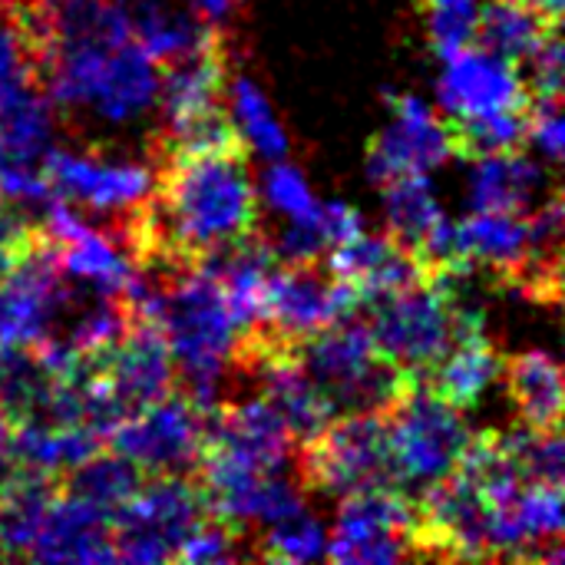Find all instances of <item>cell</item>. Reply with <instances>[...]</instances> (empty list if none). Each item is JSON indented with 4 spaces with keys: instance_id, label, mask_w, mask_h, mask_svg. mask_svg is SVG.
Segmentation results:
<instances>
[{
    "instance_id": "obj_40",
    "label": "cell",
    "mask_w": 565,
    "mask_h": 565,
    "mask_svg": "<svg viewBox=\"0 0 565 565\" xmlns=\"http://www.w3.org/2000/svg\"><path fill=\"white\" fill-rule=\"evenodd\" d=\"M7 3H13V0H0V7H7Z\"/></svg>"
},
{
    "instance_id": "obj_7",
    "label": "cell",
    "mask_w": 565,
    "mask_h": 565,
    "mask_svg": "<svg viewBox=\"0 0 565 565\" xmlns=\"http://www.w3.org/2000/svg\"><path fill=\"white\" fill-rule=\"evenodd\" d=\"M106 447L122 454L146 477H162V473L192 477L202 447V411L175 387L166 397L119 420L109 430Z\"/></svg>"
},
{
    "instance_id": "obj_4",
    "label": "cell",
    "mask_w": 565,
    "mask_h": 565,
    "mask_svg": "<svg viewBox=\"0 0 565 565\" xmlns=\"http://www.w3.org/2000/svg\"><path fill=\"white\" fill-rule=\"evenodd\" d=\"M364 308L371 311L364 324L377 351L407 374L430 371L450 351L470 315L454 301L450 285L437 281H420Z\"/></svg>"
},
{
    "instance_id": "obj_38",
    "label": "cell",
    "mask_w": 565,
    "mask_h": 565,
    "mask_svg": "<svg viewBox=\"0 0 565 565\" xmlns=\"http://www.w3.org/2000/svg\"><path fill=\"white\" fill-rule=\"evenodd\" d=\"M523 3H530L550 26H563L565 0H523Z\"/></svg>"
},
{
    "instance_id": "obj_16",
    "label": "cell",
    "mask_w": 565,
    "mask_h": 565,
    "mask_svg": "<svg viewBox=\"0 0 565 565\" xmlns=\"http://www.w3.org/2000/svg\"><path fill=\"white\" fill-rule=\"evenodd\" d=\"M252 377H258V397L278 414V420L288 427L295 444L311 440L338 411L331 407V401L315 387V381L308 377V371L301 367L298 354H285V358H268L262 361Z\"/></svg>"
},
{
    "instance_id": "obj_14",
    "label": "cell",
    "mask_w": 565,
    "mask_h": 565,
    "mask_svg": "<svg viewBox=\"0 0 565 565\" xmlns=\"http://www.w3.org/2000/svg\"><path fill=\"white\" fill-rule=\"evenodd\" d=\"M500 367H503V354L487 338L483 318L477 311H470L460 334H457V341L450 344V351L430 371H424L420 377L447 404H454L457 411H470V407L480 404V397L500 377Z\"/></svg>"
},
{
    "instance_id": "obj_9",
    "label": "cell",
    "mask_w": 565,
    "mask_h": 565,
    "mask_svg": "<svg viewBox=\"0 0 565 565\" xmlns=\"http://www.w3.org/2000/svg\"><path fill=\"white\" fill-rule=\"evenodd\" d=\"M530 89L520 73V63L487 53L480 46H467L447 56V70L440 76V103L447 119H473L530 109Z\"/></svg>"
},
{
    "instance_id": "obj_30",
    "label": "cell",
    "mask_w": 565,
    "mask_h": 565,
    "mask_svg": "<svg viewBox=\"0 0 565 565\" xmlns=\"http://www.w3.org/2000/svg\"><path fill=\"white\" fill-rule=\"evenodd\" d=\"M242 543V533L215 516H205L199 526H192L182 543L175 546V556L172 563H232V559H242L245 553L238 550Z\"/></svg>"
},
{
    "instance_id": "obj_5",
    "label": "cell",
    "mask_w": 565,
    "mask_h": 565,
    "mask_svg": "<svg viewBox=\"0 0 565 565\" xmlns=\"http://www.w3.org/2000/svg\"><path fill=\"white\" fill-rule=\"evenodd\" d=\"M209 516L202 490L189 473L146 477L113 513V550L119 563H172L182 536Z\"/></svg>"
},
{
    "instance_id": "obj_26",
    "label": "cell",
    "mask_w": 565,
    "mask_h": 565,
    "mask_svg": "<svg viewBox=\"0 0 565 565\" xmlns=\"http://www.w3.org/2000/svg\"><path fill=\"white\" fill-rule=\"evenodd\" d=\"M450 132V149L460 159H483L497 152H516L526 146V109L473 116V119H444Z\"/></svg>"
},
{
    "instance_id": "obj_32",
    "label": "cell",
    "mask_w": 565,
    "mask_h": 565,
    "mask_svg": "<svg viewBox=\"0 0 565 565\" xmlns=\"http://www.w3.org/2000/svg\"><path fill=\"white\" fill-rule=\"evenodd\" d=\"M530 96L563 99V26L550 30L543 43L526 56V70L520 66Z\"/></svg>"
},
{
    "instance_id": "obj_22",
    "label": "cell",
    "mask_w": 565,
    "mask_h": 565,
    "mask_svg": "<svg viewBox=\"0 0 565 565\" xmlns=\"http://www.w3.org/2000/svg\"><path fill=\"white\" fill-rule=\"evenodd\" d=\"M387 202V235L411 252V258L420 255V248L437 235V228L447 222L444 209L427 182L424 172L397 175L384 185Z\"/></svg>"
},
{
    "instance_id": "obj_19",
    "label": "cell",
    "mask_w": 565,
    "mask_h": 565,
    "mask_svg": "<svg viewBox=\"0 0 565 565\" xmlns=\"http://www.w3.org/2000/svg\"><path fill=\"white\" fill-rule=\"evenodd\" d=\"M510 401L530 430H563V371L546 351H520L503 358Z\"/></svg>"
},
{
    "instance_id": "obj_31",
    "label": "cell",
    "mask_w": 565,
    "mask_h": 565,
    "mask_svg": "<svg viewBox=\"0 0 565 565\" xmlns=\"http://www.w3.org/2000/svg\"><path fill=\"white\" fill-rule=\"evenodd\" d=\"M265 195L275 209H281L291 222H318L321 205L315 202L305 175L291 166H271L265 175Z\"/></svg>"
},
{
    "instance_id": "obj_39",
    "label": "cell",
    "mask_w": 565,
    "mask_h": 565,
    "mask_svg": "<svg viewBox=\"0 0 565 565\" xmlns=\"http://www.w3.org/2000/svg\"><path fill=\"white\" fill-rule=\"evenodd\" d=\"M10 344V315H7V298H3V288H0V348Z\"/></svg>"
},
{
    "instance_id": "obj_3",
    "label": "cell",
    "mask_w": 565,
    "mask_h": 565,
    "mask_svg": "<svg viewBox=\"0 0 565 565\" xmlns=\"http://www.w3.org/2000/svg\"><path fill=\"white\" fill-rule=\"evenodd\" d=\"M295 480L305 493L344 500L371 487H397L384 417L374 411L334 414L311 440L298 444Z\"/></svg>"
},
{
    "instance_id": "obj_37",
    "label": "cell",
    "mask_w": 565,
    "mask_h": 565,
    "mask_svg": "<svg viewBox=\"0 0 565 565\" xmlns=\"http://www.w3.org/2000/svg\"><path fill=\"white\" fill-rule=\"evenodd\" d=\"M195 7H199V20L222 26V20H225V17L232 13V7H235V0H195Z\"/></svg>"
},
{
    "instance_id": "obj_15",
    "label": "cell",
    "mask_w": 565,
    "mask_h": 565,
    "mask_svg": "<svg viewBox=\"0 0 565 565\" xmlns=\"http://www.w3.org/2000/svg\"><path fill=\"white\" fill-rule=\"evenodd\" d=\"M156 99H159V66L136 40H126L109 50L83 109L119 126L149 113Z\"/></svg>"
},
{
    "instance_id": "obj_29",
    "label": "cell",
    "mask_w": 565,
    "mask_h": 565,
    "mask_svg": "<svg viewBox=\"0 0 565 565\" xmlns=\"http://www.w3.org/2000/svg\"><path fill=\"white\" fill-rule=\"evenodd\" d=\"M232 96H235V116L242 122L238 132L245 136L248 149H258L268 159H281L288 152V136H285L281 122L275 119V113H271L268 99L262 96V89L252 79L238 76Z\"/></svg>"
},
{
    "instance_id": "obj_35",
    "label": "cell",
    "mask_w": 565,
    "mask_h": 565,
    "mask_svg": "<svg viewBox=\"0 0 565 565\" xmlns=\"http://www.w3.org/2000/svg\"><path fill=\"white\" fill-rule=\"evenodd\" d=\"M26 228H30V222H17L13 215H7V212L0 209V278H3V271L10 268L13 255L20 252Z\"/></svg>"
},
{
    "instance_id": "obj_2",
    "label": "cell",
    "mask_w": 565,
    "mask_h": 565,
    "mask_svg": "<svg viewBox=\"0 0 565 565\" xmlns=\"http://www.w3.org/2000/svg\"><path fill=\"white\" fill-rule=\"evenodd\" d=\"M397 487H430L450 477L470 444L463 414L427 387L420 374L381 411Z\"/></svg>"
},
{
    "instance_id": "obj_8",
    "label": "cell",
    "mask_w": 565,
    "mask_h": 565,
    "mask_svg": "<svg viewBox=\"0 0 565 565\" xmlns=\"http://www.w3.org/2000/svg\"><path fill=\"white\" fill-rule=\"evenodd\" d=\"M43 175L56 199L76 202L93 212L122 215L149 199L152 172L142 162L106 159L99 152H43Z\"/></svg>"
},
{
    "instance_id": "obj_25",
    "label": "cell",
    "mask_w": 565,
    "mask_h": 565,
    "mask_svg": "<svg viewBox=\"0 0 565 565\" xmlns=\"http://www.w3.org/2000/svg\"><path fill=\"white\" fill-rule=\"evenodd\" d=\"M142 480H146V473L139 467H132L122 454L103 447L89 460L73 467L70 473H63L56 483H60V490H66L113 516L142 487Z\"/></svg>"
},
{
    "instance_id": "obj_24",
    "label": "cell",
    "mask_w": 565,
    "mask_h": 565,
    "mask_svg": "<svg viewBox=\"0 0 565 565\" xmlns=\"http://www.w3.org/2000/svg\"><path fill=\"white\" fill-rule=\"evenodd\" d=\"M132 40L156 60V66L175 60L205 33V20H189L172 10L169 0H122Z\"/></svg>"
},
{
    "instance_id": "obj_23",
    "label": "cell",
    "mask_w": 565,
    "mask_h": 565,
    "mask_svg": "<svg viewBox=\"0 0 565 565\" xmlns=\"http://www.w3.org/2000/svg\"><path fill=\"white\" fill-rule=\"evenodd\" d=\"M550 30H556V26H550L530 3H523V0H490L487 7H480L473 46H480L487 53H497L503 60L523 63L543 43V36Z\"/></svg>"
},
{
    "instance_id": "obj_27",
    "label": "cell",
    "mask_w": 565,
    "mask_h": 565,
    "mask_svg": "<svg viewBox=\"0 0 565 565\" xmlns=\"http://www.w3.org/2000/svg\"><path fill=\"white\" fill-rule=\"evenodd\" d=\"M324 553H328V530L315 516L298 510L295 516H285V520L271 523L268 533L258 540V550L252 556L265 559V563L301 565L324 559Z\"/></svg>"
},
{
    "instance_id": "obj_18",
    "label": "cell",
    "mask_w": 565,
    "mask_h": 565,
    "mask_svg": "<svg viewBox=\"0 0 565 565\" xmlns=\"http://www.w3.org/2000/svg\"><path fill=\"white\" fill-rule=\"evenodd\" d=\"M103 447L106 440L79 424H50V420L13 424V470L40 473L50 480H60L63 473H70Z\"/></svg>"
},
{
    "instance_id": "obj_1",
    "label": "cell",
    "mask_w": 565,
    "mask_h": 565,
    "mask_svg": "<svg viewBox=\"0 0 565 565\" xmlns=\"http://www.w3.org/2000/svg\"><path fill=\"white\" fill-rule=\"evenodd\" d=\"M298 361L338 414H381L414 377L377 351L358 315H348L308 338L298 348Z\"/></svg>"
},
{
    "instance_id": "obj_6",
    "label": "cell",
    "mask_w": 565,
    "mask_h": 565,
    "mask_svg": "<svg viewBox=\"0 0 565 565\" xmlns=\"http://www.w3.org/2000/svg\"><path fill=\"white\" fill-rule=\"evenodd\" d=\"M324 559L351 565L417 559V500L401 487H371L344 497Z\"/></svg>"
},
{
    "instance_id": "obj_21",
    "label": "cell",
    "mask_w": 565,
    "mask_h": 565,
    "mask_svg": "<svg viewBox=\"0 0 565 565\" xmlns=\"http://www.w3.org/2000/svg\"><path fill=\"white\" fill-rule=\"evenodd\" d=\"M543 189V169L516 152H497L477 159L470 175V199L473 212H526L533 195Z\"/></svg>"
},
{
    "instance_id": "obj_36",
    "label": "cell",
    "mask_w": 565,
    "mask_h": 565,
    "mask_svg": "<svg viewBox=\"0 0 565 565\" xmlns=\"http://www.w3.org/2000/svg\"><path fill=\"white\" fill-rule=\"evenodd\" d=\"M13 473V420L0 407V480Z\"/></svg>"
},
{
    "instance_id": "obj_17",
    "label": "cell",
    "mask_w": 565,
    "mask_h": 565,
    "mask_svg": "<svg viewBox=\"0 0 565 565\" xmlns=\"http://www.w3.org/2000/svg\"><path fill=\"white\" fill-rule=\"evenodd\" d=\"M454 238L470 271L487 268L510 285L530 258V218L523 212H473L454 225Z\"/></svg>"
},
{
    "instance_id": "obj_13",
    "label": "cell",
    "mask_w": 565,
    "mask_h": 565,
    "mask_svg": "<svg viewBox=\"0 0 565 565\" xmlns=\"http://www.w3.org/2000/svg\"><path fill=\"white\" fill-rule=\"evenodd\" d=\"M328 252H331L324 258L328 271L338 281L351 285L364 305L424 281V271L417 268L411 252L401 248L391 235L374 238V235L361 232V235H354V238H348Z\"/></svg>"
},
{
    "instance_id": "obj_11",
    "label": "cell",
    "mask_w": 565,
    "mask_h": 565,
    "mask_svg": "<svg viewBox=\"0 0 565 565\" xmlns=\"http://www.w3.org/2000/svg\"><path fill=\"white\" fill-rule=\"evenodd\" d=\"M96 371L126 417L175 391V361L169 341L149 318H132L122 341L103 358Z\"/></svg>"
},
{
    "instance_id": "obj_12",
    "label": "cell",
    "mask_w": 565,
    "mask_h": 565,
    "mask_svg": "<svg viewBox=\"0 0 565 565\" xmlns=\"http://www.w3.org/2000/svg\"><path fill=\"white\" fill-rule=\"evenodd\" d=\"M33 563H116L113 516L56 483L40 536L30 550Z\"/></svg>"
},
{
    "instance_id": "obj_33",
    "label": "cell",
    "mask_w": 565,
    "mask_h": 565,
    "mask_svg": "<svg viewBox=\"0 0 565 565\" xmlns=\"http://www.w3.org/2000/svg\"><path fill=\"white\" fill-rule=\"evenodd\" d=\"M526 142L540 146V152L553 162L563 159L565 132H563V99L533 96L526 109Z\"/></svg>"
},
{
    "instance_id": "obj_34",
    "label": "cell",
    "mask_w": 565,
    "mask_h": 565,
    "mask_svg": "<svg viewBox=\"0 0 565 565\" xmlns=\"http://www.w3.org/2000/svg\"><path fill=\"white\" fill-rule=\"evenodd\" d=\"M361 232H364V222L351 205L331 202L328 209H321V235H324L328 248H334V245H341V242H348V238H354Z\"/></svg>"
},
{
    "instance_id": "obj_20",
    "label": "cell",
    "mask_w": 565,
    "mask_h": 565,
    "mask_svg": "<svg viewBox=\"0 0 565 565\" xmlns=\"http://www.w3.org/2000/svg\"><path fill=\"white\" fill-rule=\"evenodd\" d=\"M56 497V480L13 470L0 480V559H26L46 510Z\"/></svg>"
},
{
    "instance_id": "obj_10",
    "label": "cell",
    "mask_w": 565,
    "mask_h": 565,
    "mask_svg": "<svg viewBox=\"0 0 565 565\" xmlns=\"http://www.w3.org/2000/svg\"><path fill=\"white\" fill-rule=\"evenodd\" d=\"M394 109V122L371 139L367 172L377 185H387L397 175L437 169L454 156L447 122L434 116V109L417 96L387 93Z\"/></svg>"
},
{
    "instance_id": "obj_28",
    "label": "cell",
    "mask_w": 565,
    "mask_h": 565,
    "mask_svg": "<svg viewBox=\"0 0 565 565\" xmlns=\"http://www.w3.org/2000/svg\"><path fill=\"white\" fill-rule=\"evenodd\" d=\"M417 13L424 20V30L430 36V46L437 56L447 60V56L473 46L480 0H420Z\"/></svg>"
}]
</instances>
